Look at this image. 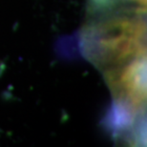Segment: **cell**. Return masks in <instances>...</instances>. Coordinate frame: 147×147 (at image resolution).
<instances>
[{
	"label": "cell",
	"mask_w": 147,
	"mask_h": 147,
	"mask_svg": "<svg viewBox=\"0 0 147 147\" xmlns=\"http://www.w3.org/2000/svg\"><path fill=\"white\" fill-rule=\"evenodd\" d=\"M79 47L101 74L146 57V9L119 6L86 11Z\"/></svg>",
	"instance_id": "cell-1"
},
{
	"label": "cell",
	"mask_w": 147,
	"mask_h": 147,
	"mask_svg": "<svg viewBox=\"0 0 147 147\" xmlns=\"http://www.w3.org/2000/svg\"><path fill=\"white\" fill-rule=\"evenodd\" d=\"M112 96L105 126L115 142L142 145L146 135V57L102 74Z\"/></svg>",
	"instance_id": "cell-2"
}]
</instances>
